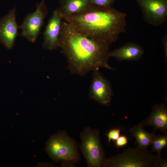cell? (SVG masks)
Segmentation results:
<instances>
[{"label":"cell","instance_id":"6da1fadb","mask_svg":"<svg viewBox=\"0 0 167 167\" xmlns=\"http://www.w3.org/2000/svg\"><path fill=\"white\" fill-rule=\"evenodd\" d=\"M109 45L89 38L69 23L62 22L58 45L66 57L71 74L83 76L101 67L115 70L108 63Z\"/></svg>","mask_w":167,"mask_h":167},{"label":"cell","instance_id":"7a4b0ae2","mask_svg":"<svg viewBox=\"0 0 167 167\" xmlns=\"http://www.w3.org/2000/svg\"><path fill=\"white\" fill-rule=\"evenodd\" d=\"M126 13L111 7L89 5L82 12L63 19L86 37L109 44L126 32Z\"/></svg>","mask_w":167,"mask_h":167},{"label":"cell","instance_id":"3957f363","mask_svg":"<svg viewBox=\"0 0 167 167\" xmlns=\"http://www.w3.org/2000/svg\"><path fill=\"white\" fill-rule=\"evenodd\" d=\"M147 149L136 147L129 148L121 153L104 160L102 166L106 167H165L166 160Z\"/></svg>","mask_w":167,"mask_h":167},{"label":"cell","instance_id":"277c9868","mask_svg":"<svg viewBox=\"0 0 167 167\" xmlns=\"http://www.w3.org/2000/svg\"><path fill=\"white\" fill-rule=\"evenodd\" d=\"M46 150L51 157L56 161L74 162L79 158L75 142L64 132L50 137L47 143Z\"/></svg>","mask_w":167,"mask_h":167},{"label":"cell","instance_id":"5b68a950","mask_svg":"<svg viewBox=\"0 0 167 167\" xmlns=\"http://www.w3.org/2000/svg\"><path fill=\"white\" fill-rule=\"evenodd\" d=\"M80 137L81 150L88 166H102L105 158L99 131L87 127L81 133Z\"/></svg>","mask_w":167,"mask_h":167},{"label":"cell","instance_id":"8992f818","mask_svg":"<svg viewBox=\"0 0 167 167\" xmlns=\"http://www.w3.org/2000/svg\"><path fill=\"white\" fill-rule=\"evenodd\" d=\"M48 14L45 0H41L36 4V10L28 13L19 27L21 30V36L32 43L36 42Z\"/></svg>","mask_w":167,"mask_h":167},{"label":"cell","instance_id":"52a82bcc","mask_svg":"<svg viewBox=\"0 0 167 167\" xmlns=\"http://www.w3.org/2000/svg\"><path fill=\"white\" fill-rule=\"evenodd\" d=\"M144 20L149 24L159 26L167 18V0H136Z\"/></svg>","mask_w":167,"mask_h":167},{"label":"cell","instance_id":"ba28073f","mask_svg":"<svg viewBox=\"0 0 167 167\" xmlns=\"http://www.w3.org/2000/svg\"><path fill=\"white\" fill-rule=\"evenodd\" d=\"M93 71L89 96L91 99L100 104L108 105L113 95L110 84L99 70Z\"/></svg>","mask_w":167,"mask_h":167},{"label":"cell","instance_id":"9c48e42d","mask_svg":"<svg viewBox=\"0 0 167 167\" xmlns=\"http://www.w3.org/2000/svg\"><path fill=\"white\" fill-rule=\"evenodd\" d=\"M15 11L14 7L0 19V42L8 49L13 48L19 34Z\"/></svg>","mask_w":167,"mask_h":167},{"label":"cell","instance_id":"30bf717a","mask_svg":"<svg viewBox=\"0 0 167 167\" xmlns=\"http://www.w3.org/2000/svg\"><path fill=\"white\" fill-rule=\"evenodd\" d=\"M62 19L58 8L56 9L53 12L43 33L42 45L44 49L52 50L58 47V42Z\"/></svg>","mask_w":167,"mask_h":167},{"label":"cell","instance_id":"8fae6325","mask_svg":"<svg viewBox=\"0 0 167 167\" xmlns=\"http://www.w3.org/2000/svg\"><path fill=\"white\" fill-rule=\"evenodd\" d=\"M144 53L142 47L134 42H128L122 46L109 51V57H113L120 61H137Z\"/></svg>","mask_w":167,"mask_h":167},{"label":"cell","instance_id":"7c38bea8","mask_svg":"<svg viewBox=\"0 0 167 167\" xmlns=\"http://www.w3.org/2000/svg\"><path fill=\"white\" fill-rule=\"evenodd\" d=\"M144 126H152L166 134L167 130V108L164 104H156L149 116L142 122Z\"/></svg>","mask_w":167,"mask_h":167},{"label":"cell","instance_id":"4fadbf2b","mask_svg":"<svg viewBox=\"0 0 167 167\" xmlns=\"http://www.w3.org/2000/svg\"><path fill=\"white\" fill-rule=\"evenodd\" d=\"M58 8L62 19L83 11L89 5V0H61Z\"/></svg>","mask_w":167,"mask_h":167},{"label":"cell","instance_id":"5bb4252c","mask_svg":"<svg viewBox=\"0 0 167 167\" xmlns=\"http://www.w3.org/2000/svg\"><path fill=\"white\" fill-rule=\"evenodd\" d=\"M144 125L142 122L134 126L130 130L132 135L136 139L137 147L144 149H147L148 147L152 144L155 135L154 133H149L143 129Z\"/></svg>","mask_w":167,"mask_h":167},{"label":"cell","instance_id":"9a60e30c","mask_svg":"<svg viewBox=\"0 0 167 167\" xmlns=\"http://www.w3.org/2000/svg\"><path fill=\"white\" fill-rule=\"evenodd\" d=\"M152 144V152H156L159 155L161 156V150L165 148L167 144V136L166 134L160 136L155 135Z\"/></svg>","mask_w":167,"mask_h":167},{"label":"cell","instance_id":"2e32d148","mask_svg":"<svg viewBox=\"0 0 167 167\" xmlns=\"http://www.w3.org/2000/svg\"><path fill=\"white\" fill-rule=\"evenodd\" d=\"M115 0H89L90 5L102 7H110L114 3Z\"/></svg>","mask_w":167,"mask_h":167},{"label":"cell","instance_id":"e0dca14e","mask_svg":"<svg viewBox=\"0 0 167 167\" xmlns=\"http://www.w3.org/2000/svg\"><path fill=\"white\" fill-rule=\"evenodd\" d=\"M120 132L119 129L111 130L107 134L108 142L109 143L111 140H116L120 136Z\"/></svg>","mask_w":167,"mask_h":167},{"label":"cell","instance_id":"ac0fdd59","mask_svg":"<svg viewBox=\"0 0 167 167\" xmlns=\"http://www.w3.org/2000/svg\"><path fill=\"white\" fill-rule=\"evenodd\" d=\"M128 142L126 137L124 135H121L116 140L115 144L118 148L126 145Z\"/></svg>","mask_w":167,"mask_h":167},{"label":"cell","instance_id":"d6986e66","mask_svg":"<svg viewBox=\"0 0 167 167\" xmlns=\"http://www.w3.org/2000/svg\"><path fill=\"white\" fill-rule=\"evenodd\" d=\"M163 44L164 48V53L166 61L167 59V36L165 34L163 38Z\"/></svg>","mask_w":167,"mask_h":167}]
</instances>
